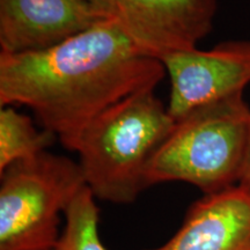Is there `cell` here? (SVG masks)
Listing matches in <instances>:
<instances>
[{
    "mask_svg": "<svg viewBox=\"0 0 250 250\" xmlns=\"http://www.w3.org/2000/svg\"><path fill=\"white\" fill-rule=\"evenodd\" d=\"M109 17L86 0H0V52L54 48Z\"/></svg>",
    "mask_w": 250,
    "mask_h": 250,
    "instance_id": "7",
    "label": "cell"
},
{
    "mask_svg": "<svg viewBox=\"0 0 250 250\" xmlns=\"http://www.w3.org/2000/svg\"><path fill=\"white\" fill-rule=\"evenodd\" d=\"M250 143V107L243 93L193 109L175 121L152 156L146 186L184 182L204 195L240 183Z\"/></svg>",
    "mask_w": 250,
    "mask_h": 250,
    "instance_id": "3",
    "label": "cell"
},
{
    "mask_svg": "<svg viewBox=\"0 0 250 250\" xmlns=\"http://www.w3.org/2000/svg\"><path fill=\"white\" fill-rule=\"evenodd\" d=\"M162 62L145 55L114 15L43 51L0 52V107L26 105L73 149L83 130L115 103L155 89Z\"/></svg>",
    "mask_w": 250,
    "mask_h": 250,
    "instance_id": "1",
    "label": "cell"
},
{
    "mask_svg": "<svg viewBox=\"0 0 250 250\" xmlns=\"http://www.w3.org/2000/svg\"><path fill=\"white\" fill-rule=\"evenodd\" d=\"M218 0H116L114 17L145 55L161 59L196 49L212 31Z\"/></svg>",
    "mask_w": 250,
    "mask_h": 250,
    "instance_id": "6",
    "label": "cell"
},
{
    "mask_svg": "<svg viewBox=\"0 0 250 250\" xmlns=\"http://www.w3.org/2000/svg\"><path fill=\"white\" fill-rule=\"evenodd\" d=\"M239 184H241V186L247 188V189L250 191V143H249V149H248V154H247L245 168H243V173Z\"/></svg>",
    "mask_w": 250,
    "mask_h": 250,
    "instance_id": "12",
    "label": "cell"
},
{
    "mask_svg": "<svg viewBox=\"0 0 250 250\" xmlns=\"http://www.w3.org/2000/svg\"><path fill=\"white\" fill-rule=\"evenodd\" d=\"M65 225L54 250H108L100 235L96 197L85 187L65 212Z\"/></svg>",
    "mask_w": 250,
    "mask_h": 250,
    "instance_id": "10",
    "label": "cell"
},
{
    "mask_svg": "<svg viewBox=\"0 0 250 250\" xmlns=\"http://www.w3.org/2000/svg\"><path fill=\"white\" fill-rule=\"evenodd\" d=\"M86 186L79 162L49 151L0 171V250H54L61 215Z\"/></svg>",
    "mask_w": 250,
    "mask_h": 250,
    "instance_id": "4",
    "label": "cell"
},
{
    "mask_svg": "<svg viewBox=\"0 0 250 250\" xmlns=\"http://www.w3.org/2000/svg\"><path fill=\"white\" fill-rule=\"evenodd\" d=\"M57 136L45 129L39 130L27 115L12 105L0 109V171L14 162L48 151Z\"/></svg>",
    "mask_w": 250,
    "mask_h": 250,
    "instance_id": "9",
    "label": "cell"
},
{
    "mask_svg": "<svg viewBox=\"0 0 250 250\" xmlns=\"http://www.w3.org/2000/svg\"><path fill=\"white\" fill-rule=\"evenodd\" d=\"M170 78L168 112L175 121L193 109L243 93L250 83V41H226L161 59Z\"/></svg>",
    "mask_w": 250,
    "mask_h": 250,
    "instance_id": "5",
    "label": "cell"
},
{
    "mask_svg": "<svg viewBox=\"0 0 250 250\" xmlns=\"http://www.w3.org/2000/svg\"><path fill=\"white\" fill-rule=\"evenodd\" d=\"M174 124L154 89L132 94L94 118L72 151L79 154L86 184L96 199L118 205L136 202L147 189L148 162Z\"/></svg>",
    "mask_w": 250,
    "mask_h": 250,
    "instance_id": "2",
    "label": "cell"
},
{
    "mask_svg": "<svg viewBox=\"0 0 250 250\" xmlns=\"http://www.w3.org/2000/svg\"><path fill=\"white\" fill-rule=\"evenodd\" d=\"M86 1L108 15H114L116 11V0H86Z\"/></svg>",
    "mask_w": 250,
    "mask_h": 250,
    "instance_id": "11",
    "label": "cell"
},
{
    "mask_svg": "<svg viewBox=\"0 0 250 250\" xmlns=\"http://www.w3.org/2000/svg\"><path fill=\"white\" fill-rule=\"evenodd\" d=\"M144 250H250V191L236 184L204 195L168 241Z\"/></svg>",
    "mask_w": 250,
    "mask_h": 250,
    "instance_id": "8",
    "label": "cell"
}]
</instances>
